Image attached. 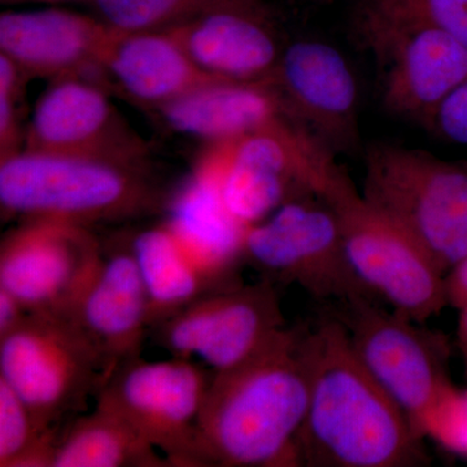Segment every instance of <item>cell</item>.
<instances>
[{
    "mask_svg": "<svg viewBox=\"0 0 467 467\" xmlns=\"http://www.w3.org/2000/svg\"><path fill=\"white\" fill-rule=\"evenodd\" d=\"M101 21L119 32L167 30L241 0H90Z\"/></svg>",
    "mask_w": 467,
    "mask_h": 467,
    "instance_id": "obj_26",
    "label": "cell"
},
{
    "mask_svg": "<svg viewBox=\"0 0 467 467\" xmlns=\"http://www.w3.org/2000/svg\"><path fill=\"white\" fill-rule=\"evenodd\" d=\"M308 410L297 439L300 466L414 467L429 462L405 411L362 364L330 312L309 328Z\"/></svg>",
    "mask_w": 467,
    "mask_h": 467,
    "instance_id": "obj_1",
    "label": "cell"
},
{
    "mask_svg": "<svg viewBox=\"0 0 467 467\" xmlns=\"http://www.w3.org/2000/svg\"><path fill=\"white\" fill-rule=\"evenodd\" d=\"M423 435H431L451 451L467 454V391L451 389L429 414Z\"/></svg>",
    "mask_w": 467,
    "mask_h": 467,
    "instance_id": "obj_28",
    "label": "cell"
},
{
    "mask_svg": "<svg viewBox=\"0 0 467 467\" xmlns=\"http://www.w3.org/2000/svg\"><path fill=\"white\" fill-rule=\"evenodd\" d=\"M54 467H171L121 414L99 400L64 426Z\"/></svg>",
    "mask_w": 467,
    "mask_h": 467,
    "instance_id": "obj_22",
    "label": "cell"
},
{
    "mask_svg": "<svg viewBox=\"0 0 467 467\" xmlns=\"http://www.w3.org/2000/svg\"><path fill=\"white\" fill-rule=\"evenodd\" d=\"M213 371L192 359H128L107 377L95 400L130 423L171 467H205L198 420Z\"/></svg>",
    "mask_w": 467,
    "mask_h": 467,
    "instance_id": "obj_8",
    "label": "cell"
},
{
    "mask_svg": "<svg viewBox=\"0 0 467 467\" xmlns=\"http://www.w3.org/2000/svg\"><path fill=\"white\" fill-rule=\"evenodd\" d=\"M337 306L330 313L346 327L362 364L425 436L427 417L453 389L441 337L380 308L377 300L358 297Z\"/></svg>",
    "mask_w": 467,
    "mask_h": 467,
    "instance_id": "obj_10",
    "label": "cell"
},
{
    "mask_svg": "<svg viewBox=\"0 0 467 467\" xmlns=\"http://www.w3.org/2000/svg\"><path fill=\"white\" fill-rule=\"evenodd\" d=\"M177 133L208 144L238 140L288 119L269 82L214 79L156 110Z\"/></svg>",
    "mask_w": 467,
    "mask_h": 467,
    "instance_id": "obj_20",
    "label": "cell"
},
{
    "mask_svg": "<svg viewBox=\"0 0 467 467\" xmlns=\"http://www.w3.org/2000/svg\"><path fill=\"white\" fill-rule=\"evenodd\" d=\"M308 327H285L244 364L213 373L199 442L207 466H300L309 404Z\"/></svg>",
    "mask_w": 467,
    "mask_h": 467,
    "instance_id": "obj_2",
    "label": "cell"
},
{
    "mask_svg": "<svg viewBox=\"0 0 467 467\" xmlns=\"http://www.w3.org/2000/svg\"><path fill=\"white\" fill-rule=\"evenodd\" d=\"M333 156L285 119L238 140L211 143L199 160L216 175L227 211L248 229L285 202L318 196Z\"/></svg>",
    "mask_w": 467,
    "mask_h": 467,
    "instance_id": "obj_6",
    "label": "cell"
},
{
    "mask_svg": "<svg viewBox=\"0 0 467 467\" xmlns=\"http://www.w3.org/2000/svg\"><path fill=\"white\" fill-rule=\"evenodd\" d=\"M110 34L100 18L67 9L7 11L0 16V54L29 78L81 77L107 88L100 61Z\"/></svg>",
    "mask_w": 467,
    "mask_h": 467,
    "instance_id": "obj_16",
    "label": "cell"
},
{
    "mask_svg": "<svg viewBox=\"0 0 467 467\" xmlns=\"http://www.w3.org/2000/svg\"><path fill=\"white\" fill-rule=\"evenodd\" d=\"M315 2H328V0H315Z\"/></svg>",
    "mask_w": 467,
    "mask_h": 467,
    "instance_id": "obj_34",
    "label": "cell"
},
{
    "mask_svg": "<svg viewBox=\"0 0 467 467\" xmlns=\"http://www.w3.org/2000/svg\"><path fill=\"white\" fill-rule=\"evenodd\" d=\"M411 26L441 30L467 48V0H364L356 16L358 36Z\"/></svg>",
    "mask_w": 467,
    "mask_h": 467,
    "instance_id": "obj_25",
    "label": "cell"
},
{
    "mask_svg": "<svg viewBox=\"0 0 467 467\" xmlns=\"http://www.w3.org/2000/svg\"><path fill=\"white\" fill-rule=\"evenodd\" d=\"M38 2L57 3V2H64V0H38Z\"/></svg>",
    "mask_w": 467,
    "mask_h": 467,
    "instance_id": "obj_33",
    "label": "cell"
},
{
    "mask_svg": "<svg viewBox=\"0 0 467 467\" xmlns=\"http://www.w3.org/2000/svg\"><path fill=\"white\" fill-rule=\"evenodd\" d=\"M165 223L212 284L229 285L227 279L244 259L247 227L227 211L216 175L201 160L169 202Z\"/></svg>",
    "mask_w": 467,
    "mask_h": 467,
    "instance_id": "obj_21",
    "label": "cell"
},
{
    "mask_svg": "<svg viewBox=\"0 0 467 467\" xmlns=\"http://www.w3.org/2000/svg\"><path fill=\"white\" fill-rule=\"evenodd\" d=\"M429 126L445 140L467 146V78L441 101Z\"/></svg>",
    "mask_w": 467,
    "mask_h": 467,
    "instance_id": "obj_29",
    "label": "cell"
},
{
    "mask_svg": "<svg viewBox=\"0 0 467 467\" xmlns=\"http://www.w3.org/2000/svg\"><path fill=\"white\" fill-rule=\"evenodd\" d=\"M362 195L448 272L467 257V167L391 143L365 153Z\"/></svg>",
    "mask_w": 467,
    "mask_h": 467,
    "instance_id": "obj_5",
    "label": "cell"
},
{
    "mask_svg": "<svg viewBox=\"0 0 467 467\" xmlns=\"http://www.w3.org/2000/svg\"><path fill=\"white\" fill-rule=\"evenodd\" d=\"M100 69L107 86L112 85L133 103L155 112L218 79L202 72L169 30L112 29Z\"/></svg>",
    "mask_w": 467,
    "mask_h": 467,
    "instance_id": "obj_19",
    "label": "cell"
},
{
    "mask_svg": "<svg viewBox=\"0 0 467 467\" xmlns=\"http://www.w3.org/2000/svg\"><path fill=\"white\" fill-rule=\"evenodd\" d=\"M67 316L100 356L107 374L142 353L150 330L149 296L131 250L103 254Z\"/></svg>",
    "mask_w": 467,
    "mask_h": 467,
    "instance_id": "obj_17",
    "label": "cell"
},
{
    "mask_svg": "<svg viewBox=\"0 0 467 467\" xmlns=\"http://www.w3.org/2000/svg\"><path fill=\"white\" fill-rule=\"evenodd\" d=\"M107 377L100 356L67 316L27 313L0 337V379L48 429L81 414Z\"/></svg>",
    "mask_w": 467,
    "mask_h": 467,
    "instance_id": "obj_7",
    "label": "cell"
},
{
    "mask_svg": "<svg viewBox=\"0 0 467 467\" xmlns=\"http://www.w3.org/2000/svg\"><path fill=\"white\" fill-rule=\"evenodd\" d=\"M447 303L461 310L467 308V257L451 267L445 275Z\"/></svg>",
    "mask_w": 467,
    "mask_h": 467,
    "instance_id": "obj_30",
    "label": "cell"
},
{
    "mask_svg": "<svg viewBox=\"0 0 467 467\" xmlns=\"http://www.w3.org/2000/svg\"><path fill=\"white\" fill-rule=\"evenodd\" d=\"M167 30L202 72L227 81H269L285 50L261 0L223 5Z\"/></svg>",
    "mask_w": 467,
    "mask_h": 467,
    "instance_id": "obj_18",
    "label": "cell"
},
{
    "mask_svg": "<svg viewBox=\"0 0 467 467\" xmlns=\"http://www.w3.org/2000/svg\"><path fill=\"white\" fill-rule=\"evenodd\" d=\"M161 201L146 168L23 150L0 161L2 213L90 226L153 211Z\"/></svg>",
    "mask_w": 467,
    "mask_h": 467,
    "instance_id": "obj_3",
    "label": "cell"
},
{
    "mask_svg": "<svg viewBox=\"0 0 467 467\" xmlns=\"http://www.w3.org/2000/svg\"><path fill=\"white\" fill-rule=\"evenodd\" d=\"M318 198L333 209L350 266L377 299L420 325L448 306L445 273L431 254L364 198L337 159Z\"/></svg>",
    "mask_w": 467,
    "mask_h": 467,
    "instance_id": "obj_4",
    "label": "cell"
},
{
    "mask_svg": "<svg viewBox=\"0 0 467 467\" xmlns=\"http://www.w3.org/2000/svg\"><path fill=\"white\" fill-rule=\"evenodd\" d=\"M24 150L146 168L149 146L91 79L52 81L34 106Z\"/></svg>",
    "mask_w": 467,
    "mask_h": 467,
    "instance_id": "obj_13",
    "label": "cell"
},
{
    "mask_svg": "<svg viewBox=\"0 0 467 467\" xmlns=\"http://www.w3.org/2000/svg\"><path fill=\"white\" fill-rule=\"evenodd\" d=\"M358 38L383 67V104L393 115L429 126L441 101L467 78V48L434 27H398Z\"/></svg>",
    "mask_w": 467,
    "mask_h": 467,
    "instance_id": "obj_15",
    "label": "cell"
},
{
    "mask_svg": "<svg viewBox=\"0 0 467 467\" xmlns=\"http://www.w3.org/2000/svg\"><path fill=\"white\" fill-rule=\"evenodd\" d=\"M63 429L42 426L23 399L0 379V467H54Z\"/></svg>",
    "mask_w": 467,
    "mask_h": 467,
    "instance_id": "obj_24",
    "label": "cell"
},
{
    "mask_svg": "<svg viewBox=\"0 0 467 467\" xmlns=\"http://www.w3.org/2000/svg\"><path fill=\"white\" fill-rule=\"evenodd\" d=\"M285 327L278 292L263 279L209 291L153 330L173 358H199L223 373L254 358Z\"/></svg>",
    "mask_w": 467,
    "mask_h": 467,
    "instance_id": "obj_11",
    "label": "cell"
},
{
    "mask_svg": "<svg viewBox=\"0 0 467 467\" xmlns=\"http://www.w3.org/2000/svg\"><path fill=\"white\" fill-rule=\"evenodd\" d=\"M27 313L16 296L0 287V337L14 331L26 319Z\"/></svg>",
    "mask_w": 467,
    "mask_h": 467,
    "instance_id": "obj_31",
    "label": "cell"
},
{
    "mask_svg": "<svg viewBox=\"0 0 467 467\" xmlns=\"http://www.w3.org/2000/svg\"><path fill=\"white\" fill-rule=\"evenodd\" d=\"M459 343L463 356H465L467 368V308L461 310L459 321Z\"/></svg>",
    "mask_w": 467,
    "mask_h": 467,
    "instance_id": "obj_32",
    "label": "cell"
},
{
    "mask_svg": "<svg viewBox=\"0 0 467 467\" xmlns=\"http://www.w3.org/2000/svg\"><path fill=\"white\" fill-rule=\"evenodd\" d=\"M29 76L0 54V161L24 150L26 129L21 125V100Z\"/></svg>",
    "mask_w": 467,
    "mask_h": 467,
    "instance_id": "obj_27",
    "label": "cell"
},
{
    "mask_svg": "<svg viewBox=\"0 0 467 467\" xmlns=\"http://www.w3.org/2000/svg\"><path fill=\"white\" fill-rule=\"evenodd\" d=\"M88 226L21 220L0 243V287L29 313L67 315L103 257Z\"/></svg>",
    "mask_w": 467,
    "mask_h": 467,
    "instance_id": "obj_12",
    "label": "cell"
},
{
    "mask_svg": "<svg viewBox=\"0 0 467 467\" xmlns=\"http://www.w3.org/2000/svg\"><path fill=\"white\" fill-rule=\"evenodd\" d=\"M131 250L149 296L150 330L217 290L165 223L138 234Z\"/></svg>",
    "mask_w": 467,
    "mask_h": 467,
    "instance_id": "obj_23",
    "label": "cell"
},
{
    "mask_svg": "<svg viewBox=\"0 0 467 467\" xmlns=\"http://www.w3.org/2000/svg\"><path fill=\"white\" fill-rule=\"evenodd\" d=\"M243 256L265 275L296 284L317 300H377L350 266L333 209L317 196L285 202L248 227Z\"/></svg>",
    "mask_w": 467,
    "mask_h": 467,
    "instance_id": "obj_9",
    "label": "cell"
},
{
    "mask_svg": "<svg viewBox=\"0 0 467 467\" xmlns=\"http://www.w3.org/2000/svg\"><path fill=\"white\" fill-rule=\"evenodd\" d=\"M285 116L335 156L359 150L358 91L348 61L333 46L297 41L282 52L269 81Z\"/></svg>",
    "mask_w": 467,
    "mask_h": 467,
    "instance_id": "obj_14",
    "label": "cell"
}]
</instances>
